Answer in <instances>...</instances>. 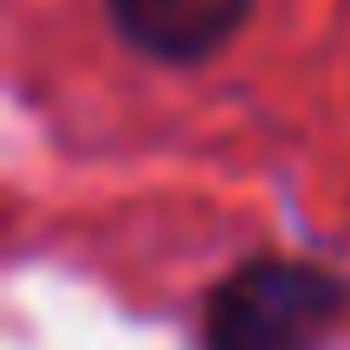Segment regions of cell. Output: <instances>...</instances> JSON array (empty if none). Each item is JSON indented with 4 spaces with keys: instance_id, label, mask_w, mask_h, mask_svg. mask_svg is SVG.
Segmentation results:
<instances>
[{
    "instance_id": "2",
    "label": "cell",
    "mask_w": 350,
    "mask_h": 350,
    "mask_svg": "<svg viewBox=\"0 0 350 350\" xmlns=\"http://www.w3.org/2000/svg\"><path fill=\"white\" fill-rule=\"evenodd\" d=\"M124 46L156 65H201L247 26L253 0H104Z\"/></svg>"
},
{
    "instance_id": "1",
    "label": "cell",
    "mask_w": 350,
    "mask_h": 350,
    "mask_svg": "<svg viewBox=\"0 0 350 350\" xmlns=\"http://www.w3.org/2000/svg\"><path fill=\"white\" fill-rule=\"evenodd\" d=\"M350 318V286L318 260L253 253L201 299V350H325Z\"/></svg>"
}]
</instances>
